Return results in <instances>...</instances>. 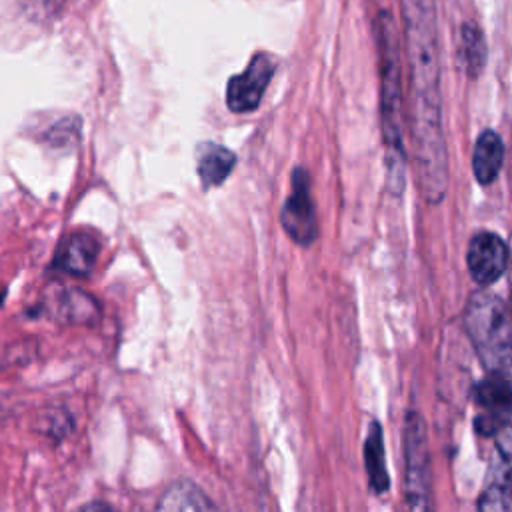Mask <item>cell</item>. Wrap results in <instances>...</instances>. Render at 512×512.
Returning <instances> with one entry per match:
<instances>
[{
	"label": "cell",
	"mask_w": 512,
	"mask_h": 512,
	"mask_svg": "<svg viewBox=\"0 0 512 512\" xmlns=\"http://www.w3.org/2000/svg\"><path fill=\"white\" fill-rule=\"evenodd\" d=\"M412 92V142L424 198L438 204L446 194L448 156L442 126L438 28L434 0H400Z\"/></svg>",
	"instance_id": "obj_1"
},
{
	"label": "cell",
	"mask_w": 512,
	"mask_h": 512,
	"mask_svg": "<svg viewBox=\"0 0 512 512\" xmlns=\"http://www.w3.org/2000/svg\"><path fill=\"white\" fill-rule=\"evenodd\" d=\"M376 44L380 60V108H382V134L386 144L388 184L394 192L404 186V146L400 126V46L396 22L388 12H380L376 18Z\"/></svg>",
	"instance_id": "obj_2"
},
{
	"label": "cell",
	"mask_w": 512,
	"mask_h": 512,
	"mask_svg": "<svg viewBox=\"0 0 512 512\" xmlns=\"http://www.w3.org/2000/svg\"><path fill=\"white\" fill-rule=\"evenodd\" d=\"M464 328L486 374H508L512 368V312L492 292L478 290L464 308Z\"/></svg>",
	"instance_id": "obj_3"
},
{
	"label": "cell",
	"mask_w": 512,
	"mask_h": 512,
	"mask_svg": "<svg viewBox=\"0 0 512 512\" xmlns=\"http://www.w3.org/2000/svg\"><path fill=\"white\" fill-rule=\"evenodd\" d=\"M404 494L408 512H434L426 424L418 412L404 418Z\"/></svg>",
	"instance_id": "obj_4"
},
{
	"label": "cell",
	"mask_w": 512,
	"mask_h": 512,
	"mask_svg": "<svg viewBox=\"0 0 512 512\" xmlns=\"http://www.w3.org/2000/svg\"><path fill=\"white\" fill-rule=\"evenodd\" d=\"M478 512H512V422L494 436V452L478 498Z\"/></svg>",
	"instance_id": "obj_5"
},
{
	"label": "cell",
	"mask_w": 512,
	"mask_h": 512,
	"mask_svg": "<svg viewBox=\"0 0 512 512\" xmlns=\"http://www.w3.org/2000/svg\"><path fill=\"white\" fill-rule=\"evenodd\" d=\"M472 394L474 402L480 406V414L474 418L476 432L496 436L512 416V382L508 374H486L474 386Z\"/></svg>",
	"instance_id": "obj_6"
},
{
	"label": "cell",
	"mask_w": 512,
	"mask_h": 512,
	"mask_svg": "<svg viewBox=\"0 0 512 512\" xmlns=\"http://www.w3.org/2000/svg\"><path fill=\"white\" fill-rule=\"evenodd\" d=\"M280 220L288 236L300 246H308L316 240V212L310 196L308 174L302 168H296L292 172V190L284 202Z\"/></svg>",
	"instance_id": "obj_7"
},
{
	"label": "cell",
	"mask_w": 512,
	"mask_h": 512,
	"mask_svg": "<svg viewBox=\"0 0 512 512\" xmlns=\"http://www.w3.org/2000/svg\"><path fill=\"white\" fill-rule=\"evenodd\" d=\"M274 68H276V62L272 60L270 54H264V52L254 54L246 70L228 80V88H226L228 108L238 114L254 110L262 100V94L274 74Z\"/></svg>",
	"instance_id": "obj_8"
},
{
	"label": "cell",
	"mask_w": 512,
	"mask_h": 512,
	"mask_svg": "<svg viewBox=\"0 0 512 512\" xmlns=\"http://www.w3.org/2000/svg\"><path fill=\"white\" fill-rule=\"evenodd\" d=\"M466 260L472 278L480 286H490L506 272L510 250L500 236L492 232H480L470 240Z\"/></svg>",
	"instance_id": "obj_9"
},
{
	"label": "cell",
	"mask_w": 512,
	"mask_h": 512,
	"mask_svg": "<svg viewBox=\"0 0 512 512\" xmlns=\"http://www.w3.org/2000/svg\"><path fill=\"white\" fill-rule=\"evenodd\" d=\"M154 512H218V508L194 482L178 480L162 492Z\"/></svg>",
	"instance_id": "obj_10"
},
{
	"label": "cell",
	"mask_w": 512,
	"mask_h": 512,
	"mask_svg": "<svg viewBox=\"0 0 512 512\" xmlns=\"http://www.w3.org/2000/svg\"><path fill=\"white\" fill-rule=\"evenodd\" d=\"M504 162V142L498 132L484 130L474 144L472 168L474 176L482 186H488L500 172Z\"/></svg>",
	"instance_id": "obj_11"
},
{
	"label": "cell",
	"mask_w": 512,
	"mask_h": 512,
	"mask_svg": "<svg viewBox=\"0 0 512 512\" xmlns=\"http://www.w3.org/2000/svg\"><path fill=\"white\" fill-rule=\"evenodd\" d=\"M364 466L368 474V484L376 494H384L390 488V476L386 470V452L382 426L378 420H372L364 440Z\"/></svg>",
	"instance_id": "obj_12"
},
{
	"label": "cell",
	"mask_w": 512,
	"mask_h": 512,
	"mask_svg": "<svg viewBox=\"0 0 512 512\" xmlns=\"http://www.w3.org/2000/svg\"><path fill=\"white\" fill-rule=\"evenodd\" d=\"M98 256V242L90 234H74L60 250L56 266L72 276H88Z\"/></svg>",
	"instance_id": "obj_13"
},
{
	"label": "cell",
	"mask_w": 512,
	"mask_h": 512,
	"mask_svg": "<svg viewBox=\"0 0 512 512\" xmlns=\"http://www.w3.org/2000/svg\"><path fill=\"white\" fill-rule=\"evenodd\" d=\"M236 162V156L220 144L206 142L198 148V176L204 186H220L228 174L232 172V166Z\"/></svg>",
	"instance_id": "obj_14"
},
{
	"label": "cell",
	"mask_w": 512,
	"mask_h": 512,
	"mask_svg": "<svg viewBox=\"0 0 512 512\" xmlns=\"http://www.w3.org/2000/svg\"><path fill=\"white\" fill-rule=\"evenodd\" d=\"M460 56L470 76H476L482 70L486 60V46L482 32L472 22H466L460 28Z\"/></svg>",
	"instance_id": "obj_15"
},
{
	"label": "cell",
	"mask_w": 512,
	"mask_h": 512,
	"mask_svg": "<svg viewBox=\"0 0 512 512\" xmlns=\"http://www.w3.org/2000/svg\"><path fill=\"white\" fill-rule=\"evenodd\" d=\"M76 512H116V510L110 504H106V502L94 500V502H88V504L80 506Z\"/></svg>",
	"instance_id": "obj_16"
},
{
	"label": "cell",
	"mask_w": 512,
	"mask_h": 512,
	"mask_svg": "<svg viewBox=\"0 0 512 512\" xmlns=\"http://www.w3.org/2000/svg\"><path fill=\"white\" fill-rule=\"evenodd\" d=\"M510 312H512V310H510Z\"/></svg>",
	"instance_id": "obj_17"
}]
</instances>
